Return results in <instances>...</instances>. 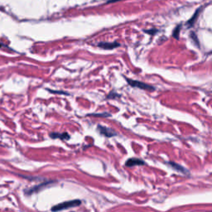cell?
I'll return each mask as SVG.
<instances>
[{"label": "cell", "instance_id": "cell-1", "mask_svg": "<svg viewBox=\"0 0 212 212\" xmlns=\"http://www.w3.org/2000/svg\"><path fill=\"white\" fill-rule=\"evenodd\" d=\"M81 201L80 200H74V201H65L60 204H57V206H55L52 208V211H58V210H63L70 209L72 207H77L80 206Z\"/></svg>", "mask_w": 212, "mask_h": 212}, {"label": "cell", "instance_id": "cell-2", "mask_svg": "<svg viewBox=\"0 0 212 212\" xmlns=\"http://www.w3.org/2000/svg\"><path fill=\"white\" fill-rule=\"evenodd\" d=\"M125 79H126V81L128 83V84L133 88H139V89L147 90V91H153V90H155V88L153 87L152 85L146 84L144 82L135 80H131L129 78H126V77H125Z\"/></svg>", "mask_w": 212, "mask_h": 212}, {"label": "cell", "instance_id": "cell-3", "mask_svg": "<svg viewBox=\"0 0 212 212\" xmlns=\"http://www.w3.org/2000/svg\"><path fill=\"white\" fill-rule=\"evenodd\" d=\"M97 129L100 132V134L104 135V136L107 137V138H111V137H114L115 135H117L116 132H114L113 129L109 128H107V127H104L102 125H98L97 126Z\"/></svg>", "mask_w": 212, "mask_h": 212}, {"label": "cell", "instance_id": "cell-4", "mask_svg": "<svg viewBox=\"0 0 212 212\" xmlns=\"http://www.w3.org/2000/svg\"><path fill=\"white\" fill-rule=\"evenodd\" d=\"M52 182H53L50 181V182H43V183H41L40 185L36 186H34V187L31 188V189H29V190H26V194H27V195H30V194L38 192L39 190H41V189H43L44 187H46V186L49 185V184H51V183H52Z\"/></svg>", "mask_w": 212, "mask_h": 212}, {"label": "cell", "instance_id": "cell-5", "mask_svg": "<svg viewBox=\"0 0 212 212\" xmlns=\"http://www.w3.org/2000/svg\"><path fill=\"white\" fill-rule=\"evenodd\" d=\"M145 164V162L143 161L142 159H139V158H129L126 163H125V166L128 167H134V166H142V165H144Z\"/></svg>", "mask_w": 212, "mask_h": 212}, {"label": "cell", "instance_id": "cell-6", "mask_svg": "<svg viewBox=\"0 0 212 212\" xmlns=\"http://www.w3.org/2000/svg\"><path fill=\"white\" fill-rule=\"evenodd\" d=\"M99 47L103 48L105 50H112L114 48H117L120 46V43L118 42H100L98 44Z\"/></svg>", "mask_w": 212, "mask_h": 212}, {"label": "cell", "instance_id": "cell-7", "mask_svg": "<svg viewBox=\"0 0 212 212\" xmlns=\"http://www.w3.org/2000/svg\"><path fill=\"white\" fill-rule=\"evenodd\" d=\"M50 137H51L52 139H62V140H68V139H70V138H71V136H70L67 133H50Z\"/></svg>", "mask_w": 212, "mask_h": 212}, {"label": "cell", "instance_id": "cell-8", "mask_svg": "<svg viewBox=\"0 0 212 212\" xmlns=\"http://www.w3.org/2000/svg\"><path fill=\"white\" fill-rule=\"evenodd\" d=\"M168 164L171 165V167L172 168H174L175 170H177V171H178L179 172H182V173H184V174H186L188 172L186 169H185L183 167H182L181 165H179V164H177V163H173V162H170V163H168Z\"/></svg>", "mask_w": 212, "mask_h": 212}, {"label": "cell", "instance_id": "cell-9", "mask_svg": "<svg viewBox=\"0 0 212 212\" xmlns=\"http://www.w3.org/2000/svg\"><path fill=\"white\" fill-rule=\"evenodd\" d=\"M89 116H95V117H110L111 115L108 113H103V114H88Z\"/></svg>", "mask_w": 212, "mask_h": 212}, {"label": "cell", "instance_id": "cell-10", "mask_svg": "<svg viewBox=\"0 0 212 212\" xmlns=\"http://www.w3.org/2000/svg\"><path fill=\"white\" fill-rule=\"evenodd\" d=\"M120 97V95H118L117 93L114 92V91H112L107 95V99H115V98H119Z\"/></svg>", "mask_w": 212, "mask_h": 212}, {"label": "cell", "instance_id": "cell-11", "mask_svg": "<svg viewBox=\"0 0 212 212\" xmlns=\"http://www.w3.org/2000/svg\"><path fill=\"white\" fill-rule=\"evenodd\" d=\"M47 90L51 93H54V94H60V95H69V94L67 92H64V91H57V90H52L47 89Z\"/></svg>", "mask_w": 212, "mask_h": 212}]
</instances>
